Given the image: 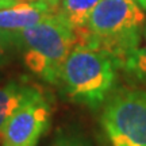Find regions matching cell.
Instances as JSON below:
<instances>
[{"label":"cell","mask_w":146,"mask_h":146,"mask_svg":"<svg viewBox=\"0 0 146 146\" xmlns=\"http://www.w3.org/2000/svg\"><path fill=\"white\" fill-rule=\"evenodd\" d=\"M146 12L134 0H100L87 25L76 31L77 43L108 53L119 66L139 46Z\"/></svg>","instance_id":"1"},{"label":"cell","mask_w":146,"mask_h":146,"mask_svg":"<svg viewBox=\"0 0 146 146\" xmlns=\"http://www.w3.org/2000/svg\"><path fill=\"white\" fill-rule=\"evenodd\" d=\"M77 43L76 31L58 12L16 34V47L23 50V62L46 83L58 84L62 66Z\"/></svg>","instance_id":"2"},{"label":"cell","mask_w":146,"mask_h":146,"mask_svg":"<svg viewBox=\"0 0 146 146\" xmlns=\"http://www.w3.org/2000/svg\"><path fill=\"white\" fill-rule=\"evenodd\" d=\"M120 68L108 53L76 45L62 66L60 83L66 95L89 108H98L108 98Z\"/></svg>","instance_id":"3"},{"label":"cell","mask_w":146,"mask_h":146,"mask_svg":"<svg viewBox=\"0 0 146 146\" xmlns=\"http://www.w3.org/2000/svg\"><path fill=\"white\" fill-rule=\"evenodd\" d=\"M102 126L111 146H146V91L123 89L108 100Z\"/></svg>","instance_id":"4"},{"label":"cell","mask_w":146,"mask_h":146,"mask_svg":"<svg viewBox=\"0 0 146 146\" xmlns=\"http://www.w3.org/2000/svg\"><path fill=\"white\" fill-rule=\"evenodd\" d=\"M52 120V106L41 89L7 122L1 146H36Z\"/></svg>","instance_id":"5"},{"label":"cell","mask_w":146,"mask_h":146,"mask_svg":"<svg viewBox=\"0 0 146 146\" xmlns=\"http://www.w3.org/2000/svg\"><path fill=\"white\" fill-rule=\"evenodd\" d=\"M53 12L54 7L47 0L19 1L8 8L0 10V29L18 34L39 23Z\"/></svg>","instance_id":"6"},{"label":"cell","mask_w":146,"mask_h":146,"mask_svg":"<svg viewBox=\"0 0 146 146\" xmlns=\"http://www.w3.org/2000/svg\"><path fill=\"white\" fill-rule=\"evenodd\" d=\"M38 91L35 87L21 81H8L0 87V139L10 118Z\"/></svg>","instance_id":"7"},{"label":"cell","mask_w":146,"mask_h":146,"mask_svg":"<svg viewBox=\"0 0 146 146\" xmlns=\"http://www.w3.org/2000/svg\"><path fill=\"white\" fill-rule=\"evenodd\" d=\"M99 1L100 0H60V8L57 12L74 30H77L87 25Z\"/></svg>","instance_id":"8"},{"label":"cell","mask_w":146,"mask_h":146,"mask_svg":"<svg viewBox=\"0 0 146 146\" xmlns=\"http://www.w3.org/2000/svg\"><path fill=\"white\" fill-rule=\"evenodd\" d=\"M123 68L138 78H142V80L146 78V23L142 30V39L139 46L133 53V56L126 61Z\"/></svg>","instance_id":"9"},{"label":"cell","mask_w":146,"mask_h":146,"mask_svg":"<svg viewBox=\"0 0 146 146\" xmlns=\"http://www.w3.org/2000/svg\"><path fill=\"white\" fill-rule=\"evenodd\" d=\"M53 146H92V143L80 131L61 130L54 138Z\"/></svg>","instance_id":"10"},{"label":"cell","mask_w":146,"mask_h":146,"mask_svg":"<svg viewBox=\"0 0 146 146\" xmlns=\"http://www.w3.org/2000/svg\"><path fill=\"white\" fill-rule=\"evenodd\" d=\"M14 47H16V34L0 29V68L8 61Z\"/></svg>","instance_id":"11"},{"label":"cell","mask_w":146,"mask_h":146,"mask_svg":"<svg viewBox=\"0 0 146 146\" xmlns=\"http://www.w3.org/2000/svg\"><path fill=\"white\" fill-rule=\"evenodd\" d=\"M16 3H19V0H0V10L8 8V7L16 4Z\"/></svg>","instance_id":"12"},{"label":"cell","mask_w":146,"mask_h":146,"mask_svg":"<svg viewBox=\"0 0 146 146\" xmlns=\"http://www.w3.org/2000/svg\"><path fill=\"white\" fill-rule=\"evenodd\" d=\"M135 3H138V4L141 5L143 10H146V0H134Z\"/></svg>","instance_id":"13"},{"label":"cell","mask_w":146,"mask_h":146,"mask_svg":"<svg viewBox=\"0 0 146 146\" xmlns=\"http://www.w3.org/2000/svg\"><path fill=\"white\" fill-rule=\"evenodd\" d=\"M47 1H49V3H50V4L54 7V10H56V7H57L58 3H60V0H47Z\"/></svg>","instance_id":"14"},{"label":"cell","mask_w":146,"mask_h":146,"mask_svg":"<svg viewBox=\"0 0 146 146\" xmlns=\"http://www.w3.org/2000/svg\"><path fill=\"white\" fill-rule=\"evenodd\" d=\"M23 1H34V0H23Z\"/></svg>","instance_id":"15"}]
</instances>
